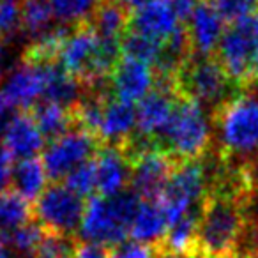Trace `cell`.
Returning a JSON list of instances; mask_svg holds the SVG:
<instances>
[{
  "instance_id": "obj_25",
  "label": "cell",
  "mask_w": 258,
  "mask_h": 258,
  "mask_svg": "<svg viewBox=\"0 0 258 258\" xmlns=\"http://www.w3.org/2000/svg\"><path fill=\"white\" fill-rule=\"evenodd\" d=\"M20 6H22V32L25 36L36 39L51 29V20L55 15L48 0H20Z\"/></svg>"
},
{
  "instance_id": "obj_34",
  "label": "cell",
  "mask_w": 258,
  "mask_h": 258,
  "mask_svg": "<svg viewBox=\"0 0 258 258\" xmlns=\"http://www.w3.org/2000/svg\"><path fill=\"white\" fill-rule=\"evenodd\" d=\"M76 258H108V249L106 247L96 246V244L80 242Z\"/></svg>"
},
{
  "instance_id": "obj_22",
  "label": "cell",
  "mask_w": 258,
  "mask_h": 258,
  "mask_svg": "<svg viewBox=\"0 0 258 258\" xmlns=\"http://www.w3.org/2000/svg\"><path fill=\"white\" fill-rule=\"evenodd\" d=\"M85 89L78 80L64 71L58 64L44 68V101L71 108L82 97Z\"/></svg>"
},
{
  "instance_id": "obj_33",
  "label": "cell",
  "mask_w": 258,
  "mask_h": 258,
  "mask_svg": "<svg viewBox=\"0 0 258 258\" xmlns=\"http://www.w3.org/2000/svg\"><path fill=\"white\" fill-rule=\"evenodd\" d=\"M13 172H15L13 156L0 142V193H4L8 189L9 182L13 180Z\"/></svg>"
},
{
  "instance_id": "obj_9",
  "label": "cell",
  "mask_w": 258,
  "mask_h": 258,
  "mask_svg": "<svg viewBox=\"0 0 258 258\" xmlns=\"http://www.w3.org/2000/svg\"><path fill=\"white\" fill-rule=\"evenodd\" d=\"M179 161L180 159L163 149L142 152L140 156L129 161L131 168L129 186L142 200L159 202Z\"/></svg>"
},
{
  "instance_id": "obj_28",
  "label": "cell",
  "mask_w": 258,
  "mask_h": 258,
  "mask_svg": "<svg viewBox=\"0 0 258 258\" xmlns=\"http://www.w3.org/2000/svg\"><path fill=\"white\" fill-rule=\"evenodd\" d=\"M44 232L46 230L39 223L30 221L27 225L20 226L15 232H11L9 235H6V239H8L9 247L15 249L20 258H32L39 242L43 240Z\"/></svg>"
},
{
  "instance_id": "obj_10",
  "label": "cell",
  "mask_w": 258,
  "mask_h": 258,
  "mask_svg": "<svg viewBox=\"0 0 258 258\" xmlns=\"http://www.w3.org/2000/svg\"><path fill=\"white\" fill-rule=\"evenodd\" d=\"M179 97L166 90L152 89L137 108V129L135 137L147 144L163 149V138L173 117L175 103ZM168 152V151H166Z\"/></svg>"
},
{
  "instance_id": "obj_3",
  "label": "cell",
  "mask_w": 258,
  "mask_h": 258,
  "mask_svg": "<svg viewBox=\"0 0 258 258\" xmlns=\"http://www.w3.org/2000/svg\"><path fill=\"white\" fill-rule=\"evenodd\" d=\"M254 15L233 25H226L212 53L237 92L251 90L258 83V44L254 39Z\"/></svg>"
},
{
  "instance_id": "obj_13",
  "label": "cell",
  "mask_w": 258,
  "mask_h": 258,
  "mask_svg": "<svg viewBox=\"0 0 258 258\" xmlns=\"http://www.w3.org/2000/svg\"><path fill=\"white\" fill-rule=\"evenodd\" d=\"M195 55H212L225 32V22L211 0H198L186 22Z\"/></svg>"
},
{
  "instance_id": "obj_38",
  "label": "cell",
  "mask_w": 258,
  "mask_h": 258,
  "mask_svg": "<svg viewBox=\"0 0 258 258\" xmlns=\"http://www.w3.org/2000/svg\"><path fill=\"white\" fill-rule=\"evenodd\" d=\"M118 2H122V4L125 6L127 9H131V11H137V9L144 8L145 4H149L151 0H118Z\"/></svg>"
},
{
  "instance_id": "obj_39",
  "label": "cell",
  "mask_w": 258,
  "mask_h": 258,
  "mask_svg": "<svg viewBox=\"0 0 258 258\" xmlns=\"http://www.w3.org/2000/svg\"><path fill=\"white\" fill-rule=\"evenodd\" d=\"M221 258H235V256H233V254H232V256H221Z\"/></svg>"
},
{
  "instance_id": "obj_37",
  "label": "cell",
  "mask_w": 258,
  "mask_h": 258,
  "mask_svg": "<svg viewBox=\"0 0 258 258\" xmlns=\"http://www.w3.org/2000/svg\"><path fill=\"white\" fill-rule=\"evenodd\" d=\"M8 66H9V51L6 48V43H0V82L6 78Z\"/></svg>"
},
{
  "instance_id": "obj_23",
  "label": "cell",
  "mask_w": 258,
  "mask_h": 258,
  "mask_svg": "<svg viewBox=\"0 0 258 258\" xmlns=\"http://www.w3.org/2000/svg\"><path fill=\"white\" fill-rule=\"evenodd\" d=\"M48 173L44 168V163L39 158L20 159L13 172V182L15 189L27 198L29 202L37 200L44 189H46Z\"/></svg>"
},
{
  "instance_id": "obj_30",
  "label": "cell",
  "mask_w": 258,
  "mask_h": 258,
  "mask_svg": "<svg viewBox=\"0 0 258 258\" xmlns=\"http://www.w3.org/2000/svg\"><path fill=\"white\" fill-rule=\"evenodd\" d=\"M66 186L76 193L78 197H89L96 191L97 180H96V165H94V158L89 161L82 163L76 166L68 177H66Z\"/></svg>"
},
{
  "instance_id": "obj_8",
  "label": "cell",
  "mask_w": 258,
  "mask_h": 258,
  "mask_svg": "<svg viewBox=\"0 0 258 258\" xmlns=\"http://www.w3.org/2000/svg\"><path fill=\"white\" fill-rule=\"evenodd\" d=\"M101 147L103 144L99 138L82 129H71L64 137L50 142L43 154L48 179H51L53 182L66 179L76 166L94 158Z\"/></svg>"
},
{
  "instance_id": "obj_36",
  "label": "cell",
  "mask_w": 258,
  "mask_h": 258,
  "mask_svg": "<svg viewBox=\"0 0 258 258\" xmlns=\"http://www.w3.org/2000/svg\"><path fill=\"white\" fill-rule=\"evenodd\" d=\"M13 110H15V104L11 103V99H9V97L2 92V89H0V124H4V122L11 117Z\"/></svg>"
},
{
  "instance_id": "obj_16",
  "label": "cell",
  "mask_w": 258,
  "mask_h": 258,
  "mask_svg": "<svg viewBox=\"0 0 258 258\" xmlns=\"http://www.w3.org/2000/svg\"><path fill=\"white\" fill-rule=\"evenodd\" d=\"M94 165H96L97 180L96 191L99 197L108 198L127 189L131 168H129L127 159L117 147L103 145L99 152L94 156Z\"/></svg>"
},
{
  "instance_id": "obj_18",
  "label": "cell",
  "mask_w": 258,
  "mask_h": 258,
  "mask_svg": "<svg viewBox=\"0 0 258 258\" xmlns=\"http://www.w3.org/2000/svg\"><path fill=\"white\" fill-rule=\"evenodd\" d=\"M137 129V110L133 104L122 103L113 96L108 99L101 122L99 140L103 145L120 149Z\"/></svg>"
},
{
  "instance_id": "obj_6",
  "label": "cell",
  "mask_w": 258,
  "mask_h": 258,
  "mask_svg": "<svg viewBox=\"0 0 258 258\" xmlns=\"http://www.w3.org/2000/svg\"><path fill=\"white\" fill-rule=\"evenodd\" d=\"M205 159L179 161L175 172L170 177L159 198L170 225L189 211L200 207L209 187V163Z\"/></svg>"
},
{
  "instance_id": "obj_24",
  "label": "cell",
  "mask_w": 258,
  "mask_h": 258,
  "mask_svg": "<svg viewBox=\"0 0 258 258\" xmlns=\"http://www.w3.org/2000/svg\"><path fill=\"white\" fill-rule=\"evenodd\" d=\"M34 207L16 189H6L0 193V233L9 235L20 226L30 223Z\"/></svg>"
},
{
  "instance_id": "obj_27",
  "label": "cell",
  "mask_w": 258,
  "mask_h": 258,
  "mask_svg": "<svg viewBox=\"0 0 258 258\" xmlns=\"http://www.w3.org/2000/svg\"><path fill=\"white\" fill-rule=\"evenodd\" d=\"M80 242L76 235L46 230L32 258H76Z\"/></svg>"
},
{
  "instance_id": "obj_11",
  "label": "cell",
  "mask_w": 258,
  "mask_h": 258,
  "mask_svg": "<svg viewBox=\"0 0 258 258\" xmlns=\"http://www.w3.org/2000/svg\"><path fill=\"white\" fill-rule=\"evenodd\" d=\"M152 85H154L152 66L129 57H120L110 78L111 96L127 104L144 99L152 90Z\"/></svg>"
},
{
  "instance_id": "obj_19",
  "label": "cell",
  "mask_w": 258,
  "mask_h": 258,
  "mask_svg": "<svg viewBox=\"0 0 258 258\" xmlns=\"http://www.w3.org/2000/svg\"><path fill=\"white\" fill-rule=\"evenodd\" d=\"M168 226H170L168 218H166L159 202L142 200L137 216H135L129 237L133 240H137V242L158 244L165 239L166 232H168Z\"/></svg>"
},
{
  "instance_id": "obj_7",
  "label": "cell",
  "mask_w": 258,
  "mask_h": 258,
  "mask_svg": "<svg viewBox=\"0 0 258 258\" xmlns=\"http://www.w3.org/2000/svg\"><path fill=\"white\" fill-rule=\"evenodd\" d=\"M83 212V198L57 182L46 187L34 205V216L44 230L68 235H75L76 230H80Z\"/></svg>"
},
{
  "instance_id": "obj_20",
  "label": "cell",
  "mask_w": 258,
  "mask_h": 258,
  "mask_svg": "<svg viewBox=\"0 0 258 258\" xmlns=\"http://www.w3.org/2000/svg\"><path fill=\"white\" fill-rule=\"evenodd\" d=\"M69 36L66 27H51L43 36L30 41L22 55V64L36 66V68H46V66L58 64L62 48Z\"/></svg>"
},
{
  "instance_id": "obj_5",
  "label": "cell",
  "mask_w": 258,
  "mask_h": 258,
  "mask_svg": "<svg viewBox=\"0 0 258 258\" xmlns=\"http://www.w3.org/2000/svg\"><path fill=\"white\" fill-rule=\"evenodd\" d=\"M175 82L179 99H191L212 110L230 99V92L237 94L214 55H193L177 71Z\"/></svg>"
},
{
  "instance_id": "obj_17",
  "label": "cell",
  "mask_w": 258,
  "mask_h": 258,
  "mask_svg": "<svg viewBox=\"0 0 258 258\" xmlns=\"http://www.w3.org/2000/svg\"><path fill=\"white\" fill-rule=\"evenodd\" d=\"M2 92L11 99L15 108L29 110L44 94V68L22 64L4 78Z\"/></svg>"
},
{
  "instance_id": "obj_21",
  "label": "cell",
  "mask_w": 258,
  "mask_h": 258,
  "mask_svg": "<svg viewBox=\"0 0 258 258\" xmlns=\"http://www.w3.org/2000/svg\"><path fill=\"white\" fill-rule=\"evenodd\" d=\"M32 117L41 135L50 142L64 137L66 133L71 131V127H75L71 108L51 103V101H41V103L34 104Z\"/></svg>"
},
{
  "instance_id": "obj_26",
  "label": "cell",
  "mask_w": 258,
  "mask_h": 258,
  "mask_svg": "<svg viewBox=\"0 0 258 258\" xmlns=\"http://www.w3.org/2000/svg\"><path fill=\"white\" fill-rule=\"evenodd\" d=\"M120 51L122 57L135 58V60L145 62V64L154 68L159 60V55H161V43L129 29V32L125 34L120 43Z\"/></svg>"
},
{
  "instance_id": "obj_35",
  "label": "cell",
  "mask_w": 258,
  "mask_h": 258,
  "mask_svg": "<svg viewBox=\"0 0 258 258\" xmlns=\"http://www.w3.org/2000/svg\"><path fill=\"white\" fill-rule=\"evenodd\" d=\"M197 4H198V0H172V6H173V9H175L180 22H187V20H189L191 13H193Z\"/></svg>"
},
{
  "instance_id": "obj_31",
  "label": "cell",
  "mask_w": 258,
  "mask_h": 258,
  "mask_svg": "<svg viewBox=\"0 0 258 258\" xmlns=\"http://www.w3.org/2000/svg\"><path fill=\"white\" fill-rule=\"evenodd\" d=\"M226 25L249 18L258 13V0H211Z\"/></svg>"
},
{
  "instance_id": "obj_1",
  "label": "cell",
  "mask_w": 258,
  "mask_h": 258,
  "mask_svg": "<svg viewBox=\"0 0 258 258\" xmlns=\"http://www.w3.org/2000/svg\"><path fill=\"white\" fill-rule=\"evenodd\" d=\"M140 204L142 198L129 187L108 198L90 197L85 204L80 237L106 249L125 242Z\"/></svg>"
},
{
  "instance_id": "obj_12",
  "label": "cell",
  "mask_w": 258,
  "mask_h": 258,
  "mask_svg": "<svg viewBox=\"0 0 258 258\" xmlns=\"http://www.w3.org/2000/svg\"><path fill=\"white\" fill-rule=\"evenodd\" d=\"M0 142L11 152L13 158H36L43 149L44 137L29 110H20L0 124Z\"/></svg>"
},
{
  "instance_id": "obj_32",
  "label": "cell",
  "mask_w": 258,
  "mask_h": 258,
  "mask_svg": "<svg viewBox=\"0 0 258 258\" xmlns=\"http://www.w3.org/2000/svg\"><path fill=\"white\" fill-rule=\"evenodd\" d=\"M16 32H22L20 0H0V43H8Z\"/></svg>"
},
{
  "instance_id": "obj_2",
  "label": "cell",
  "mask_w": 258,
  "mask_h": 258,
  "mask_svg": "<svg viewBox=\"0 0 258 258\" xmlns=\"http://www.w3.org/2000/svg\"><path fill=\"white\" fill-rule=\"evenodd\" d=\"M218 131L219 159H235L258 151V97L253 90L239 92L212 110Z\"/></svg>"
},
{
  "instance_id": "obj_29",
  "label": "cell",
  "mask_w": 258,
  "mask_h": 258,
  "mask_svg": "<svg viewBox=\"0 0 258 258\" xmlns=\"http://www.w3.org/2000/svg\"><path fill=\"white\" fill-rule=\"evenodd\" d=\"M48 4L60 22L71 23V27H75L78 23L89 22L97 0H48Z\"/></svg>"
},
{
  "instance_id": "obj_4",
  "label": "cell",
  "mask_w": 258,
  "mask_h": 258,
  "mask_svg": "<svg viewBox=\"0 0 258 258\" xmlns=\"http://www.w3.org/2000/svg\"><path fill=\"white\" fill-rule=\"evenodd\" d=\"M163 147L180 161L207 158L212 147V133L200 104L191 99H177Z\"/></svg>"
},
{
  "instance_id": "obj_14",
  "label": "cell",
  "mask_w": 258,
  "mask_h": 258,
  "mask_svg": "<svg viewBox=\"0 0 258 258\" xmlns=\"http://www.w3.org/2000/svg\"><path fill=\"white\" fill-rule=\"evenodd\" d=\"M131 20H133V11L125 8L122 2L97 0L89 22L101 43L120 48L122 39L131 29Z\"/></svg>"
},
{
  "instance_id": "obj_15",
  "label": "cell",
  "mask_w": 258,
  "mask_h": 258,
  "mask_svg": "<svg viewBox=\"0 0 258 258\" xmlns=\"http://www.w3.org/2000/svg\"><path fill=\"white\" fill-rule=\"evenodd\" d=\"M172 0H151L144 8L137 9L131 20V30L149 36L158 43H165L180 25Z\"/></svg>"
}]
</instances>
